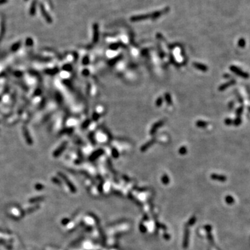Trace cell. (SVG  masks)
Wrapping results in <instances>:
<instances>
[{
    "label": "cell",
    "mask_w": 250,
    "mask_h": 250,
    "mask_svg": "<svg viewBox=\"0 0 250 250\" xmlns=\"http://www.w3.org/2000/svg\"><path fill=\"white\" fill-rule=\"evenodd\" d=\"M162 12H156L152 14H149V15H141V16L135 17L132 18V21H138V20H142V19H148V18H157L159 17L161 15H162Z\"/></svg>",
    "instance_id": "6da1fadb"
},
{
    "label": "cell",
    "mask_w": 250,
    "mask_h": 250,
    "mask_svg": "<svg viewBox=\"0 0 250 250\" xmlns=\"http://www.w3.org/2000/svg\"><path fill=\"white\" fill-rule=\"evenodd\" d=\"M163 124H164V121H163V120H161V121H159L157 122V123L154 124V125L152 126V129L150 130V134L153 135L155 134V133L157 132V131L158 130V129H159L160 127H161Z\"/></svg>",
    "instance_id": "7a4b0ae2"
},
{
    "label": "cell",
    "mask_w": 250,
    "mask_h": 250,
    "mask_svg": "<svg viewBox=\"0 0 250 250\" xmlns=\"http://www.w3.org/2000/svg\"><path fill=\"white\" fill-rule=\"evenodd\" d=\"M193 66L195 67V68L198 69V70H202V71L207 70L206 66H205V65H203V64H201V63H193Z\"/></svg>",
    "instance_id": "3957f363"
},
{
    "label": "cell",
    "mask_w": 250,
    "mask_h": 250,
    "mask_svg": "<svg viewBox=\"0 0 250 250\" xmlns=\"http://www.w3.org/2000/svg\"><path fill=\"white\" fill-rule=\"evenodd\" d=\"M154 142H155V140H152V141L148 142L146 144L144 145L143 147H142L141 150L143 151V152H144V151H146V150H148V149L150 148V146H152V145L154 144Z\"/></svg>",
    "instance_id": "277c9868"
},
{
    "label": "cell",
    "mask_w": 250,
    "mask_h": 250,
    "mask_svg": "<svg viewBox=\"0 0 250 250\" xmlns=\"http://www.w3.org/2000/svg\"><path fill=\"white\" fill-rule=\"evenodd\" d=\"M165 99H166V102L168 104H172V101L171 96H170V95L169 93H166V95H165Z\"/></svg>",
    "instance_id": "5b68a950"
},
{
    "label": "cell",
    "mask_w": 250,
    "mask_h": 250,
    "mask_svg": "<svg viewBox=\"0 0 250 250\" xmlns=\"http://www.w3.org/2000/svg\"><path fill=\"white\" fill-rule=\"evenodd\" d=\"M163 100L162 97H159V98L157 99V102H156V105H157L158 107H159V106H161V104H163Z\"/></svg>",
    "instance_id": "8992f818"
},
{
    "label": "cell",
    "mask_w": 250,
    "mask_h": 250,
    "mask_svg": "<svg viewBox=\"0 0 250 250\" xmlns=\"http://www.w3.org/2000/svg\"><path fill=\"white\" fill-rule=\"evenodd\" d=\"M207 124L205 122H203V121H197V127H205V126Z\"/></svg>",
    "instance_id": "52a82bcc"
},
{
    "label": "cell",
    "mask_w": 250,
    "mask_h": 250,
    "mask_svg": "<svg viewBox=\"0 0 250 250\" xmlns=\"http://www.w3.org/2000/svg\"><path fill=\"white\" fill-rule=\"evenodd\" d=\"M118 47H119V45L118 44H113V45H112L111 47H110V48L111 49H113V50H116V49L118 48Z\"/></svg>",
    "instance_id": "ba28073f"
},
{
    "label": "cell",
    "mask_w": 250,
    "mask_h": 250,
    "mask_svg": "<svg viewBox=\"0 0 250 250\" xmlns=\"http://www.w3.org/2000/svg\"><path fill=\"white\" fill-rule=\"evenodd\" d=\"M179 152L181 154H185L186 152V148H185V147H182L180 149V151H179Z\"/></svg>",
    "instance_id": "9c48e42d"
}]
</instances>
